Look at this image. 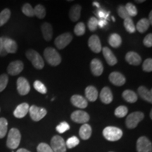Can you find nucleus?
I'll return each instance as SVG.
<instances>
[{"label":"nucleus","instance_id":"f3484780","mask_svg":"<svg viewBox=\"0 0 152 152\" xmlns=\"http://www.w3.org/2000/svg\"><path fill=\"white\" fill-rule=\"evenodd\" d=\"M30 106L27 103H22L17 106L14 111V115L17 118H23L29 111Z\"/></svg>","mask_w":152,"mask_h":152},{"label":"nucleus","instance_id":"0eeeda50","mask_svg":"<svg viewBox=\"0 0 152 152\" xmlns=\"http://www.w3.org/2000/svg\"><path fill=\"white\" fill-rule=\"evenodd\" d=\"M28 112L30 113V116L31 118V119L35 121V122L39 121L43 118H45L47 113L46 109H44V108L38 107V106L35 105L30 106Z\"/></svg>","mask_w":152,"mask_h":152},{"label":"nucleus","instance_id":"412c9836","mask_svg":"<svg viewBox=\"0 0 152 152\" xmlns=\"http://www.w3.org/2000/svg\"><path fill=\"white\" fill-rule=\"evenodd\" d=\"M99 96L101 101L105 104H109L111 103L113 99L111 90L108 87H105L102 89L100 92Z\"/></svg>","mask_w":152,"mask_h":152},{"label":"nucleus","instance_id":"09e8293b","mask_svg":"<svg viewBox=\"0 0 152 152\" xmlns=\"http://www.w3.org/2000/svg\"><path fill=\"white\" fill-rule=\"evenodd\" d=\"M106 24H107V20H104V19H100L99 20H98V26L101 28H104Z\"/></svg>","mask_w":152,"mask_h":152},{"label":"nucleus","instance_id":"864d4df0","mask_svg":"<svg viewBox=\"0 0 152 152\" xmlns=\"http://www.w3.org/2000/svg\"><path fill=\"white\" fill-rule=\"evenodd\" d=\"M93 5L96 6V7H97V8H99V7H100L99 4V3L97 2V1H94V2H93Z\"/></svg>","mask_w":152,"mask_h":152},{"label":"nucleus","instance_id":"473e14b6","mask_svg":"<svg viewBox=\"0 0 152 152\" xmlns=\"http://www.w3.org/2000/svg\"><path fill=\"white\" fill-rule=\"evenodd\" d=\"M34 14H35V16H37V18L40 19L44 18L46 16V9H45L42 5L37 4L34 8Z\"/></svg>","mask_w":152,"mask_h":152},{"label":"nucleus","instance_id":"37998d69","mask_svg":"<svg viewBox=\"0 0 152 152\" xmlns=\"http://www.w3.org/2000/svg\"><path fill=\"white\" fill-rule=\"evenodd\" d=\"M37 152H54L50 146L46 143H40L37 147Z\"/></svg>","mask_w":152,"mask_h":152},{"label":"nucleus","instance_id":"a878e982","mask_svg":"<svg viewBox=\"0 0 152 152\" xmlns=\"http://www.w3.org/2000/svg\"><path fill=\"white\" fill-rule=\"evenodd\" d=\"M81 7L79 4H75L71 7L69 11V18L73 22H76L80 17Z\"/></svg>","mask_w":152,"mask_h":152},{"label":"nucleus","instance_id":"6ab92c4d","mask_svg":"<svg viewBox=\"0 0 152 152\" xmlns=\"http://www.w3.org/2000/svg\"><path fill=\"white\" fill-rule=\"evenodd\" d=\"M71 102L73 106L79 108V109H85L88 105L86 99L82 96L81 95L78 94H75L72 96V97L71 98Z\"/></svg>","mask_w":152,"mask_h":152},{"label":"nucleus","instance_id":"423d86ee","mask_svg":"<svg viewBox=\"0 0 152 152\" xmlns=\"http://www.w3.org/2000/svg\"><path fill=\"white\" fill-rule=\"evenodd\" d=\"M51 148L54 152H66V146L61 137L55 135L51 140Z\"/></svg>","mask_w":152,"mask_h":152},{"label":"nucleus","instance_id":"39448f33","mask_svg":"<svg viewBox=\"0 0 152 152\" xmlns=\"http://www.w3.org/2000/svg\"><path fill=\"white\" fill-rule=\"evenodd\" d=\"M144 115L141 111H135L130 113L128 115L126 121H125V125L129 129L135 128L137 125L142 120L144 119Z\"/></svg>","mask_w":152,"mask_h":152},{"label":"nucleus","instance_id":"ea45409f","mask_svg":"<svg viewBox=\"0 0 152 152\" xmlns=\"http://www.w3.org/2000/svg\"><path fill=\"white\" fill-rule=\"evenodd\" d=\"M9 82V77L7 74L4 73L0 75V92L5 90Z\"/></svg>","mask_w":152,"mask_h":152},{"label":"nucleus","instance_id":"3c124183","mask_svg":"<svg viewBox=\"0 0 152 152\" xmlns=\"http://www.w3.org/2000/svg\"><path fill=\"white\" fill-rule=\"evenodd\" d=\"M148 20H149V23H150V25H151L152 23V11H150V13L149 14V19H148Z\"/></svg>","mask_w":152,"mask_h":152},{"label":"nucleus","instance_id":"13d9d810","mask_svg":"<svg viewBox=\"0 0 152 152\" xmlns=\"http://www.w3.org/2000/svg\"><path fill=\"white\" fill-rule=\"evenodd\" d=\"M110 152H112V151H110Z\"/></svg>","mask_w":152,"mask_h":152},{"label":"nucleus","instance_id":"c03bdc74","mask_svg":"<svg viewBox=\"0 0 152 152\" xmlns=\"http://www.w3.org/2000/svg\"><path fill=\"white\" fill-rule=\"evenodd\" d=\"M142 69L145 72H149L152 71V59L151 58H147L144 61L143 64H142Z\"/></svg>","mask_w":152,"mask_h":152},{"label":"nucleus","instance_id":"72a5a7b5","mask_svg":"<svg viewBox=\"0 0 152 152\" xmlns=\"http://www.w3.org/2000/svg\"><path fill=\"white\" fill-rule=\"evenodd\" d=\"M128 112V109L126 106H120L115 110L114 114L118 118H123L125 115H127Z\"/></svg>","mask_w":152,"mask_h":152},{"label":"nucleus","instance_id":"4c0bfd02","mask_svg":"<svg viewBox=\"0 0 152 152\" xmlns=\"http://www.w3.org/2000/svg\"><path fill=\"white\" fill-rule=\"evenodd\" d=\"M85 25L83 23H78L74 28V33L77 36H82L85 33Z\"/></svg>","mask_w":152,"mask_h":152},{"label":"nucleus","instance_id":"a18cd8bd","mask_svg":"<svg viewBox=\"0 0 152 152\" xmlns=\"http://www.w3.org/2000/svg\"><path fill=\"white\" fill-rule=\"evenodd\" d=\"M56 130L57 132L59 133H64L66 132L70 129V125H68V123L66 122H62L59 125L56 126Z\"/></svg>","mask_w":152,"mask_h":152},{"label":"nucleus","instance_id":"9b49d317","mask_svg":"<svg viewBox=\"0 0 152 152\" xmlns=\"http://www.w3.org/2000/svg\"><path fill=\"white\" fill-rule=\"evenodd\" d=\"M17 90L19 94L24 96L28 94L30 90V86L28 81L23 77H18L17 80Z\"/></svg>","mask_w":152,"mask_h":152},{"label":"nucleus","instance_id":"58836bf2","mask_svg":"<svg viewBox=\"0 0 152 152\" xmlns=\"http://www.w3.org/2000/svg\"><path fill=\"white\" fill-rule=\"evenodd\" d=\"M125 7L130 18L131 17L135 16L137 14V9L135 6L132 4V3H128Z\"/></svg>","mask_w":152,"mask_h":152},{"label":"nucleus","instance_id":"b1692460","mask_svg":"<svg viewBox=\"0 0 152 152\" xmlns=\"http://www.w3.org/2000/svg\"><path fill=\"white\" fill-rule=\"evenodd\" d=\"M85 96L91 102H95L98 98V91L94 86H88L85 89Z\"/></svg>","mask_w":152,"mask_h":152},{"label":"nucleus","instance_id":"a19ab883","mask_svg":"<svg viewBox=\"0 0 152 152\" xmlns=\"http://www.w3.org/2000/svg\"><path fill=\"white\" fill-rule=\"evenodd\" d=\"M88 28L90 31H95L98 27V19L95 17H91L88 21Z\"/></svg>","mask_w":152,"mask_h":152},{"label":"nucleus","instance_id":"cd10ccee","mask_svg":"<svg viewBox=\"0 0 152 152\" xmlns=\"http://www.w3.org/2000/svg\"><path fill=\"white\" fill-rule=\"evenodd\" d=\"M149 21L147 18H142L137 23L135 28L140 33H144L148 30V28H149Z\"/></svg>","mask_w":152,"mask_h":152},{"label":"nucleus","instance_id":"4468645a","mask_svg":"<svg viewBox=\"0 0 152 152\" xmlns=\"http://www.w3.org/2000/svg\"><path fill=\"white\" fill-rule=\"evenodd\" d=\"M88 45L93 52L99 53L102 52V44L97 35H93L91 36L88 40Z\"/></svg>","mask_w":152,"mask_h":152},{"label":"nucleus","instance_id":"4d7b16f0","mask_svg":"<svg viewBox=\"0 0 152 152\" xmlns=\"http://www.w3.org/2000/svg\"><path fill=\"white\" fill-rule=\"evenodd\" d=\"M112 20H113V21H115V18H114L113 16H112Z\"/></svg>","mask_w":152,"mask_h":152},{"label":"nucleus","instance_id":"4be33fe9","mask_svg":"<svg viewBox=\"0 0 152 152\" xmlns=\"http://www.w3.org/2000/svg\"><path fill=\"white\" fill-rule=\"evenodd\" d=\"M42 33L44 39L46 41H50L52 39L53 29L52 25L49 23H44L41 26Z\"/></svg>","mask_w":152,"mask_h":152},{"label":"nucleus","instance_id":"5701e85b","mask_svg":"<svg viewBox=\"0 0 152 152\" xmlns=\"http://www.w3.org/2000/svg\"><path fill=\"white\" fill-rule=\"evenodd\" d=\"M138 94L142 99L151 103L152 102V90L150 91L144 86H140L138 88Z\"/></svg>","mask_w":152,"mask_h":152},{"label":"nucleus","instance_id":"bb28decb","mask_svg":"<svg viewBox=\"0 0 152 152\" xmlns=\"http://www.w3.org/2000/svg\"><path fill=\"white\" fill-rule=\"evenodd\" d=\"M109 44L113 48H118L122 44L121 37L117 33H112L109 37Z\"/></svg>","mask_w":152,"mask_h":152},{"label":"nucleus","instance_id":"5fc2aeb1","mask_svg":"<svg viewBox=\"0 0 152 152\" xmlns=\"http://www.w3.org/2000/svg\"><path fill=\"white\" fill-rule=\"evenodd\" d=\"M135 1L137 3H142V2H144V0H141V1H138V0H137V1Z\"/></svg>","mask_w":152,"mask_h":152},{"label":"nucleus","instance_id":"8fccbe9b","mask_svg":"<svg viewBox=\"0 0 152 152\" xmlns=\"http://www.w3.org/2000/svg\"><path fill=\"white\" fill-rule=\"evenodd\" d=\"M3 50V42H2V37H0V54Z\"/></svg>","mask_w":152,"mask_h":152},{"label":"nucleus","instance_id":"2eb2a0df","mask_svg":"<svg viewBox=\"0 0 152 152\" xmlns=\"http://www.w3.org/2000/svg\"><path fill=\"white\" fill-rule=\"evenodd\" d=\"M109 79L112 84L115 86H123L126 82L125 76L119 72L111 73L109 76Z\"/></svg>","mask_w":152,"mask_h":152},{"label":"nucleus","instance_id":"2f4dec72","mask_svg":"<svg viewBox=\"0 0 152 152\" xmlns=\"http://www.w3.org/2000/svg\"><path fill=\"white\" fill-rule=\"evenodd\" d=\"M124 27L125 30L128 32L129 33H134L136 31L135 26L134 25L132 19L131 18H128L124 20Z\"/></svg>","mask_w":152,"mask_h":152},{"label":"nucleus","instance_id":"e433bc0d","mask_svg":"<svg viewBox=\"0 0 152 152\" xmlns=\"http://www.w3.org/2000/svg\"><path fill=\"white\" fill-rule=\"evenodd\" d=\"M33 86L35 90H37L40 94H46L47 93V87L39 80H35L34 82Z\"/></svg>","mask_w":152,"mask_h":152},{"label":"nucleus","instance_id":"c756f323","mask_svg":"<svg viewBox=\"0 0 152 152\" xmlns=\"http://www.w3.org/2000/svg\"><path fill=\"white\" fill-rule=\"evenodd\" d=\"M8 130V121L4 118H0V139L4 137Z\"/></svg>","mask_w":152,"mask_h":152},{"label":"nucleus","instance_id":"9d476101","mask_svg":"<svg viewBox=\"0 0 152 152\" xmlns=\"http://www.w3.org/2000/svg\"><path fill=\"white\" fill-rule=\"evenodd\" d=\"M24 65L21 61H14L11 62L7 67V72L11 75H17L23 70Z\"/></svg>","mask_w":152,"mask_h":152},{"label":"nucleus","instance_id":"aec40b11","mask_svg":"<svg viewBox=\"0 0 152 152\" xmlns=\"http://www.w3.org/2000/svg\"><path fill=\"white\" fill-rule=\"evenodd\" d=\"M125 61L132 66H139L142 63V58L137 53L129 52L125 55Z\"/></svg>","mask_w":152,"mask_h":152},{"label":"nucleus","instance_id":"1a4fd4ad","mask_svg":"<svg viewBox=\"0 0 152 152\" xmlns=\"http://www.w3.org/2000/svg\"><path fill=\"white\" fill-rule=\"evenodd\" d=\"M137 151L152 152V144L146 137H140L137 141Z\"/></svg>","mask_w":152,"mask_h":152},{"label":"nucleus","instance_id":"49530a36","mask_svg":"<svg viewBox=\"0 0 152 152\" xmlns=\"http://www.w3.org/2000/svg\"><path fill=\"white\" fill-rule=\"evenodd\" d=\"M144 46L147 47H152V34L149 33L144 37L143 40Z\"/></svg>","mask_w":152,"mask_h":152},{"label":"nucleus","instance_id":"ddd939ff","mask_svg":"<svg viewBox=\"0 0 152 152\" xmlns=\"http://www.w3.org/2000/svg\"><path fill=\"white\" fill-rule=\"evenodd\" d=\"M2 42L3 49L6 51V52L9 54H14L16 52L18 45L14 39L9 37H3Z\"/></svg>","mask_w":152,"mask_h":152},{"label":"nucleus","instance_id":"dca6fc26","mask_svg":"<svg viewBox=\"0 0 152 152\" xmlns=\"http://www.w3.org/2000/svg\"><path fill=\"white\" fill-rule=\"evenodd\" d=\"M91 71L95 76H100L103 73L104 66L102 61L98 58H94L90 64Z\"/></svg>","mask_w":152,"mask_h":152},{"label":"nucleus","instance_id":"f03ea898","mask_svg":"<svg viewBox=\"0 0 152 152\" xmlns=\"http://www.w3.org/2000/svg\"><path fill=\"white\" fill-rule=\"evenodd\" d=\"M20 140H21V135L20 131L17 128H11L9 130L7 140V147L11 149H17L20 144Z\"/></svg>","mask_w":152,"mask_h":152},{"label":"nucleus","instance_id":"79ce46f5","mask_svg":"<svg viewBox=\"0 0 152 152\" xmlns=\"http://www.w3.org/2000/svg\"><path fill=\"white\" fill-rule=\"evenodd\" d=\"M118 16L121 17V18L124 19V20L128 18H130V17L129 16L128 12H127L125 7L123 5H120L119 7H118Z\"/></svg>","mask_w":152,"mask_h":152},{"label":"nucleus","instance_id":"f257e3e1","mask_svg":"<svg viewBox=\"0 0 152 152\" xmlns=\"http://www.w3.org/2000/svg\"><path fill=\"white\" fill-rule=\"evenodd\" d=\"M44 56L49 65L56 66L61 62V57L56 49L52 47H47L44 51Z\"/></svg>","mask_w":152,"mask_h":152},{"label":"nucleus","instance_id":"7c9ffc66","mask_svg":"<svg viewBox=\"0 0 152 152\" xmlns=\"http://www.w3.org/2000/svg\"><path fill=\"white\" fill-rule=\"evenodd\" d=\"M11 17V11L9 9H4L0 12V27L4 25Z\"/></svg>","mask_w":152,"mask_h":152},{"label":"nucleus","instance_id":"f8f14e48","mask_svg":"<svg viewBox=\"0 0 152 152\" xmlns=\"http://www.w3.org/2000/svg\"><path fill=\"white\" fill-rule=\"evenodd\" d=\"M71 118L72 121L77 123H86L90 120L89 114L84 111H75L72 113Z\"/></svg>","mask_w":152,"mask_h":152},{"label":"nucleus","instance_id":"de8ad7c7","mask_svg":"<svg viewBox=\"0 0 152 152\" xmlns=\"http://www.w3.org/2000/svg\"><path fill=\"white\" fill-rule=\"evenodd\" d=\"M109 14L110 12H106V11L105 10H104V9H100L98 10L97 14L96 15H97L101 19H104V20H107V18L109 16Z\"/></svg>","mask_w":152,"mask_h":152},{"label":"nucleus","instance_id":"7ed1b4c3","mask_svg":"<svg viewBox=\"0 0 152 152\" xmlns=\"http://www.w3.org/2000/svg\"><path fill=\"white\" fill-rule=\"evenodd\" d=\"M103 135L108 141L115 142L122 137L123 131L116 127L108 126L104 129Z\"/></svg>","mask_w":152,"mask_h":152},{"label":"nucleus","instance_id":"a211bd4d","mask_svg":"<svg viewBox=\"0 0 152 152\" xmlns=\"http://www.w3.org/2000/svg\"><path fill=\"white\" fill-rule=\"evenodd\" d=\"M102 52H103V55L105 58V59L107 62V64L109 66H114L117 64L118 61L116 57L115 56V55L113 54V53L112 52V51L110 49L109 47H103L102 49Z\"/></svg>","mask_w":152,"mask_h":152},{"label":"nucleus","instance_id":"393cba45","mask_svg":"<svg viewBox=\"0 0 152 152\" xmlns=\"http://www.w3.org/2000/svg\"><path fill=\"white\" fill-rule=\"evenodd\" d=\"M79 134L80 138L84 140H87L90 138L92 135V128L89 124L85 123L80 127L79 130Z\"/></svg>","mask_w":152,"mask_h":152},{"label":"nucleus","instance_id":"c85d7f7f","mask_svg":"<svg viewBox=\"0 0 152 152\" xmlns=\"http://www.w3.org/2000/svg\"><path fill=\"white\" fill-rule=\"evenodd\" d=\"M123 97L127 102L129 103H134L137 100V95L133 91L127 90L123 92Z\"/></svg>","mask_w":152,"mask_h":152},{"label":"nucleus","instance_id":"603ef678","mask_svg":"<svg viewBox=\"0 0 152 152\" xmlns=\"http://www.w3.org/2000/svg\"><path fill=\"white\" fill-rule=\"evenodd\" d=\"M16 152H30V151L26 149H23V148H21V149H19L17 150Z\"/></svg>","mask_w":152,"mask_h":152},{"label":"nucleus","instance_id":"6e6d98bb","mask_svg":"<svg viewBox=\"0 0 152 152\" xmlns=\"http://www.w3.org/2000/svg\"><path fill=\"white\" fill-rule=\"evenodd\" d=\"M150 118H152V111L151 110V111H150Z\"/></svg>","mask_w":152,"mask_h":152},{"label":"nucleus","instance_id":"c9c22d12","mask_svg":"<svg viewBox=\"0 0 152 152\" xmlns=\"http://www.w3.org/2000/svg\"><path fill=\"white\" fill-rule=\"evenodd\" d=\"M80 143V140L78 138L75 136H73L71 137L68 138V140L66 142V146L68 149H73V148L77 146Z\"/></svg>","mask_w":152,"mask_h":152},{"label":"nucleus","instance_id":"6e6552de","mask_svg":"<svg viewBox=\"0 0 152 152\" xmlns=\"http://www.w3.org/2000/svg\"><path fill=\"white\" fill-rule=\"evenodd\" d=\"M73 39V36L71 33H65L58 36L55 39L54 44L58 49H63L67 47Z\"/></svg>","mask_w":152,"mask_h":152},{"label":"nucleus","instance_id":"f704fd0d","mask_svg":"<svg viewBox=\"0 0 152 152\" xmlns=\"http://www.w3.org/2000/svg\"><path fill=\"white\" fill-rule=\"evenodd\" d=\"M22 12L28 17H33L35 16L34 14V9L32 7V6L30 4L26 3L22 7Z\"/></svg>","mask_w":152,"mask_h":152},{"label":"nucleus","instance_id":"20e7f679","mask_svg":"<svg viewBox=\"0 0 152 152\" xmlns=\"http://www.w3.org/2000/svg\"><path fill=\"white\" fill-rule=\"evenodd\" d=\"M26 57L32 63L33 66L36 69L41 70L45 66V61L42 59V57L40 56L39 53L33 50V49H29L26 53Z\"/></svg>","mask_w":152,"mask_h":152}]
</instances>
